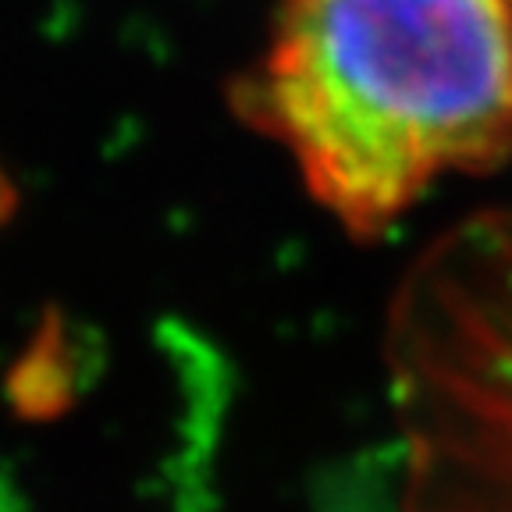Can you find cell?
Wrapping results in <instances>:
<instances>
[{"label":"cell","instance_id":"1","mask_svg":"<svg viewBox=\"0 0 512 512\" xmlns=\"http://www.w3.org/2000/svg\"><path fill=\"white\" fill-rule=\"evenodd\" d=\"M235 118L356 242L512 160V0H281Z\"/></svg>","mask_w":512,"mask_h":512},{"label":"cell","instance_id":"2","mask_svg":"<svg viewBox=\"0 0 512 512\" xmlns=\"http://www.w3.org/2000/svg\"><path fill=\"white\" fill-rule=\"evenodd\" d=\"M15 210H18V189L8 171H4V164H0V224H8L15 217Z\"/></svg>","mask_w":512,"mask_h":512}]
</instances>
